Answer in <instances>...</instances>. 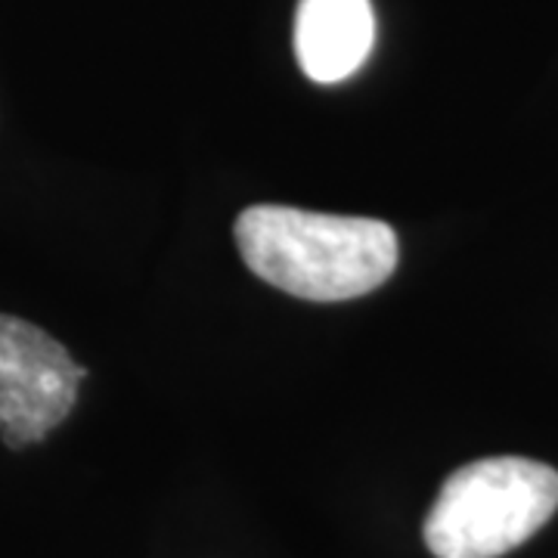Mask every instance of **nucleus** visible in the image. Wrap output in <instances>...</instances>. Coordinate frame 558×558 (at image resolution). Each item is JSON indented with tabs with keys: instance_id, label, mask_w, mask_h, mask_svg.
Masks as SVG:
<instances>
[{
	"instance_id": "nucleus-1",
	"label": "nucleus",
	"mask_w": 558,
	"mask_h": 558,
	"mask_svg": "<svg viewBox=\"0 0 558 558\" xmlns=\"http://www.w3.org/2000/svg\"><path fill=\"white\" fill-rule=\"evenodd\" d=\"M248 270L307 301L369 295L398 267V236L376 218L319 215L292 205H252L236 218Z\"/></svg>"
},
{
	"instance_id": "nucleus-2",
	"label": "nucleus",
	"mask_w": 558,
	"mask_h": 558,
	"mask_svg": "<svg viewBox=\"0 0 558 558\" xmlns=\"http://www.w3.org/2000/svg\"><path fill=\"white\" fill-rule=\"evenodd\" d=\"M558 509V472L524 457L475 459L444 481L425 519L435 558H499L537 534Z\"/></svg>"
},
{
	"instance_id": "nucleus-3",
	"label": "nucleus",
	"mask_w": 558,
	"mask_h": 558,
	"mask_svg": "<svg viewBox=\"0 0 558 558\" xmlns=\"http://www.w3.org/2000/svg\"><path fill=\"white\" fill-rule=\"evenodd\" d=\"M87 369L35 323L0 314V438L10 450L40 444L78 400Z\"/></svg>"
},
{
	"instance_id": "nucleus-4",
	"label": "nucleus",
	"mask_w": 558,
	"mask_h": 558,
	"mask_svg": "<svg viewBox=\"0 0 558 558\" xmlns=\"http://www.w3.org/2000/svg\"><path fill=\"white\" fill-rule=\"evenodd\" d=\"M376 40L369 0H299L295 57L317 84H339L366 62Z\"/></svg>"
}]
</instances>
